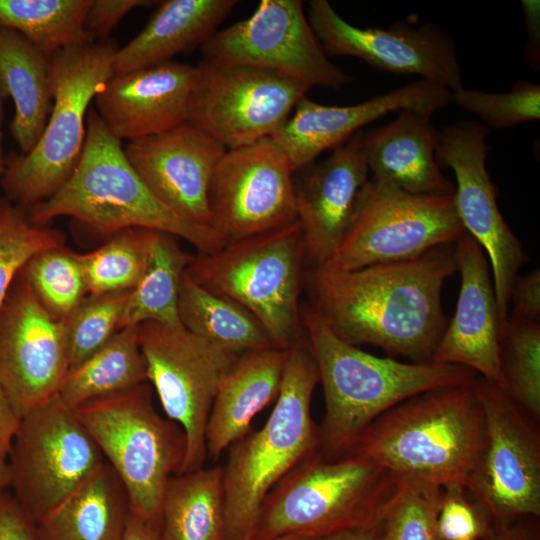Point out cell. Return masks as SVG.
Masks as SVG:
<instances>
[{
  "instance_id": "cell-24",
  "label": "cell",
  "mask_w": 540,
  "mask_h": 540,
  "mask_svg": "<svg viewBox=\"0 0 540 540\" xmlns=\"http://www.w3.org/2000/svg\"><path fill=\"white\" fill-rule=\"evenodd\" d=\"M197 75V66L173 60L113 74L94 109L120 141L159 134L187 121Z\"/></svg>"
},
{
  "instance_id": "cell-21",
  "label": "cell",
  "mask_w": 540,
  "mask_h": 540,
  "mask_svg": "<svg viewBox=\"0 0 540 540\" xmlns=\"http://www.w3.org/2000/svg\"><path fill=\"white\" fill-rule=\"evenodd\" d=\"M363 131L321 162L295 172L296 212L311 267L323 266L354 223L369 184Z\"/></svg>"
},
{
  "instance_id": "cell-29",
  "label": "cell",
  "mask_w": 540,
  "mask_h": 540,
  "mask_svg": "<svg viewBox=\"0 0 540 540\" xmlns=\"http://www.w3.org/2000/svg\"><path fill=\"white\" fill-rule=\"evenodd\" d=\"M130 506L105 462L37 524L39 540H121Z\"/></svg>"
},
{
  "instance_id": "cell-9",
  "label": "cell",
  "mask_w": 540,
  "mask_h": 540,
  "mask_svg": "<svg viewBox=\"0 0 540 540\" xmlns=\"http://www.w3.org/2000/svg\"><path fill=\"white\" fill-rule=\"evenodd\" d=\"M395 474L354 454L308 458L264 499L251 540L313 539L372 523Z\"/></svg>"
},
{
  "instance_id": "cell-37",
  "label": "cell",
  "mask_w": 540,
  "mask_h": 540,
  "mask_svg": "<svg viewBox=\"0 0 540 540\" xmlns=\"http://www.w3.org/2000/svg\"><path fill=\"white\" fill-rule=\"evenodd\" d=\"M148 231L125 229L96 250L74 253L90 296L130 291L137 285L146 266Z\"/></svg>"
},
{
  "instance_id": "cell-48",
  "label": "cell",
  "mask_w": 540,
  "mask_h": 540,
  "mask_svg": "<svg viewBox=\"0 0 540 540\" xmlns=\"http://www.w3.org/2000/svg\"><path fill=\"white\" fill-rule=\"evenodd\" d=\"M21 417L0 386V457L7 458Z\"/></svg>"
},
{
  "instance_id": "cell-33",
  "label": "cell",
  "mask_w": 540,
  "mask_h": 540,
  "mask_svg": "<svg viewBox=\"0 0 540 540\" xmlns=\"http://www.w3.org/2000/svg\"><path fill=\"white\" fill-rule=\"evenodd\" d=\"M178 315L189 332L239 355L273 346L250 312L201 287L186 273L179 290Z\"/></svg>"
},
{
  "instance_id": "cell-35",
  "label": "cell",
  "mask_w": 540,
  "mask_h": 540,
  "mask_svg": "<svg viewBox=\"0 0 540 540\" xmlns=\"http://www.w3.org/2000/svg\"><path fill=\"white\" fill-rule=\"evenodd\" d=\"M441 496L438 484L395 474L375 517L379 540H440L436 519Z\"/></svg>"
},
{
  "instance_id": "cell-6",
  "label": "cell",
  "mask_w": 540,
  "mask_h": 540,
  "mask_svg": "<svg viewBox=\"0 0 540 540\" xmlns=\"http://www.w3.org/2000/svg\"><path fill=\"white\" fill-rule=\"evenodd\" d=\"M306 261L297 221L264 234L227 242L194 256L185 273L198 285L242 306L263 326L273 346L305 336L300 292Z\"/></svg>"
},
{
  "instance_id": "cell-39",
  "label": "cell",
  "mask_w": 540,
  "mask_h": 540,
  "mask_svg": "<svg viewBox=\"0 0 540 540\" xmlns=\"http://www.w3.org/2000/svg\"><path fill=\"white\" fill-rule=\"evenodd\" d=\"M62 244L60 232L32 223L21 206L6 205L0 214V310L27 262Z\"/></svg>"
},
{
  "instance_id": "cell-45",
  "label": "cell",
  "mask_w": 540,
  "mask_h": 540,
  "mask_svg": "<svg viewBox=\"0 0 540 540\" xmlns=\"http://www.w3.org/2000/svg\"><path fill=\"white\" fill-rule=\"evenodd\" d=\"M513 303L511 316L531 322H540V270L517 276L514 281L510 302Z\"/></svg>"
},
{
  "instance_id": "cell-11",
  "label": "cell",
  "mask_w": 540,
  "mask_h": 540,
  "mask_svg": "<svg viewBox=\"0 0 540 540\" xmlns=\"http://www.w3.org/2000/svg\"><path fill=\"white\" fill-rule=\"evenodd\" d=\"M7 461L12 494L35 524L106 462L58 394L21 417Z\"/></svg>"
},
{
  "instance_id": "cell-26",
  "label": "cell",
  "mask_w": 540,
  "mask_h": 540,
  "mask_svg": "<svg viewBox=\"0 0 540 540\" xmlns=\"http://www.w3.org/2000/svg\"><path fill=\"white\" fill-rule=\"evenodd\" d=\"M288 350L275 346L241 354L222 379L206 427L207 458L217 461L251 431L254 417L276 401Z\"/></svg>"
},
{
  "instance_id": "cell-32",
  "label": "cell",
  "mask_w": 540,
  "mask_h": 540,
  "mask_svg": "<svg viewBox=\"0 0 540 540\" xmlns=\"http://www.w3.org/2000/svg\"><path fill=\"white\" fill-rule=\"evenodd\" d=\"M148 382L138 340V326L117 331L100 349L70 368L58 396L76 409L91 400L120 393Z\"/></svg>"
},
{
  "instance_id": "cell-47",
  "label": "cell",
  "mask_w": 540,
  "mask_h": 540,
  "mask_svg": "<svg viewBox=\"0 0 540 540\" xmlns=\"http://www.w3.org/2000/svg\"><path fill=\"white\" fill-rule=\"evenodd\" d=\"M487 540H540L539 518L529 517L494 525Z\"/></svg>"
},
{
  "instance_id": "cell-15",
  "label": "cell",
  "mask_w": 540,
  "mask_h": 540,
  "mask_svg": "<svg viewBox=\"0 0 540 540\" xmlns=\"http://www.w3.org/2000/svg\"><path fill=\"white\" fill-rule=\"evenodd\" d=\"M489 133L488 127L474 120L445 125L437 130L435 158L440 168L452 169L458 217L489 257L500 332L508 316L514 281L526 256L501 215L496 187L486 169Z\"/></svg>"
},
{
  "instance_id": "cell-1",
  "label": "cell",
  "mask_w": 540,
  "mask_h": 540,
  "mask_svg": "<svg viewBox=\"0 0 540 540\" xmlns=\"http://www.w3.org/2000/svg\"><path fill=\"white\" fill-rule=\"evenodd\" d=\"M457 271L454 244L355 270L311 267L307 303L341 339L431 362L449 319L441 293Z\"/></svg>"
},
{
  "instance_id": "cell-40",
  "label": "cell",
  "mask_w": 540,
  "mask_h": 540,
  "mask_svg": "<svg viewBox=\"0 0 540 540\" xmlns=\"http://www.w3.org/2000/svg\"><path fill=\"white\" fill-rule=\"evenodd\" d=\"M128 294L89 295L66 319L70 368L100 349L118 331Z\"/></svg>"
},
{
  "instance_id": "cell-52",
  "label": "cell",
  "mask_w": 540,
  "mask_h": 540,
  "mask_svg": "<svg viewBox=\"0 0 540 540\" xmlns=\"http://www.w3.org/2000/svg\"><path fill=\"white\" fill-rule=\"evenodd\" d=\"M1 123H2V99L0 98V177L3 174L4 167H5V157L3 156V152H2Z\"/></svg>"
},
{
  "instance_id": "cell-50",
  "label": "cell",
  "mask_w": 540,
  "mask_h": 540,
  "mask_svg": "<svg viewBox=\"0 0 540 540\" xmlns=\"http://www.w3.org/2000/svg\"><path fill=\"white\" fill-rule=\"evenodd\" d=\"M121 540H161L160 532L130 512Z\"/></svg>"
},
{
  "instance_id": "cell-46",
  "label": "cell",
  "mask_w": 540,
  "mask_h": 540,
  "mask_svg": "<svg viewBox=\"0 0 540 540\" xmlns=\"http://www.w3.org/2000/svg\"><path fill=\"white\" fill-rule=\"evenodd\" d=\"M521 6L524 12L527 27L526 59L529 66L534 70L540 67V5L538 0H522Z\"/></svg>"
},
{
  "instance_id": "cell-14",
  "label": "cell",
  "mask_w": 540,
  "mask_h": 540,
  "mask_svg": "<svg viewBox=\"0 0 540 540\" xmlns=\"http://www.w3.org/2000/svg\"><path fill=\"white\" fill-rule=\"evenodd\" d=\"M187 121L227 150L271 137L311 88L271 69L203 58Z\"/></svg>"
},
{
  "instance_id": "cell-18",
  "label": "cell",
  "mask_w": 540,
  "mask_h": 540,
  "mask_svg": "<svg viewBox=\"0 0 540 540\" xmlns=\"http://www.w3.org/2000/svg\"><path fill=\"white\" fill-rule=\"evenodd\" d=\"M307 19L328 57H356L376 70L416 75L451 92L463 87L456 45L438 26L396 22L387 28L357 27L327 0H311Z\"/></svg>"
},
{
  "instance_id": "cell-44",
  "label": "cell",
  "mask_w": 540,
  "mask_h": 540,
  "mask_svg": "<svg viewBox=\"0 0 540 540\" xmlns=\"http://www.w3.org/2000/svg\"><path fill=\"white\" fill-rule=\"evenodd\" d=\"M0 540H39L36 524L7 490L0 494Z\"/></svg>"
},
{
  "instance_id": "cell-10",
  "label": "cell",
  "mask_w": 540,
  "mask_h": 540,
  "mask_svg": "<svg viewBox=\"0 0 540 540\" xmlns=\"http://www.w3.org/2000/svg\"><path fill=\"white\" fill-rule=\"evenodd\" d=\"M465 232L453 195H421L370 176L351 228L320 267L355 270L416 258Z\"/></svg>"
},
{
  "instance_id": "cell-43",
  "label": "cell",
  "mask_w": 540,
  "mask_h": 540,
  "mask_svg": "<svg viewBox=\"0 0 540 540\" xmlns=\"http://www.w3.org/2000/svg\"><path fill=\"white\" fill-rule=\"evenodd\" d=\"M147 0H92L84 20V34L92 41L108 39L110 32L132 9L148 6Z\"/></svg>"
},
{
  "instance_id": "cell-54",
  "label": "cell",
  "mask_w": 540,
  "mask_h": 540,
  "mask_svg": "<svg viewBox=\"0 0 540 540\" xmlns=\"http://www.w3.org/2000/svg\"><path fill=\"white\" fill-rule=\"evenodd\" d=\"M7 204H8V202H6L2 198H0V214L2 213V211L4 210V208L6 207Z\"/></svg>"
},
{
  "instance_id": "cell-12",
  "label": "cell",
  "mask_w": 540,
  "mask_h": 540,
  "mask_svg": "<svg viewBox=\"0 0 540 540\" xmlns=\"http://www.w3.org/2000/svg\"><path fill=\"white\" fill-rule=\"evenodd\" d=\"M138 340L166 417L185 433L186 454L179 473L204 466L206 427L218 387L240 356L189 332L148 321L138 325Z\"/></svg>"
},
{
  "instance_id": "cell-34",
  "label": "cell",
  "mask_w": 540,
  "mask_h": 540,
  "mask_svg": "<svg viewBox=\"0 0 540 540\" xmlns=\"http://www.w3.org/2000/svg\"><path fill=\"white\" fill-rule=\"evenodd\" d=\"M91 3L92 0H0V26L19 32L50 57L88 39L83 27Z\"/></svg>"
},
{
  "instance_id": "cell-19",
  "label": "cell",
  "mask_w": 540,
  "mask_h": 540,
  "mask_svg": "<svg viewBox=\"0 0 540 540\" xmlns=\"http://www.w3.org/2000/svg\"><path fill=\"white\" fill-rule=\"evenodd\" d=\"M69 369L66 320L42 306L20 273L0 310V386L22 417L58 394Z\"/></svg>"
},
{
  "instance_id": "cell-17",
  "label": "cell",
  "mask_w": 540,
  "mask_h": 540,
  "mask_svg": "<svg viewBox=\"0 0 540 540\" xmlns=\"http://www.w3.org/2000/svg\"><path fill=\"white\" fill-rule=\"evenodd\" d=\"M203 58L259 66L308 86L339 88L352 81L328 59L299 0H262L251 16L217 30Z\"/></svg>"
},
{
  "instance_id": "cell-5",
  "label": "cell",
  "mask_w": 540,
  "mask_h": 540,
  "mask_svg": "<svg viewBox=\"0 0 540 540\" xmlns=\"http://www.w3.org/2000/svg\"><path fill=\"white\" fill-rule=\"evenodd\" d=\"M319 374L306 335L288 348L278 397L264 425L228 448L223 469L226 539H250L267 494L319 453L311 415Z\"/></svg>"
},
{
  "instance_id": "cell-41",
  "label": "cell",
  "mask_w": 540,
  "mask_h": 540,
  "mask_svg": "<svg viewBox=\"0 0 540 540\" xmlns=\"http://www.w3.org/2000/svg\"><path fill=\"white\" fill-rule=\"evenodd\" d=\"M463 110L476 114L490 128H509L540 118V85L516 81L510 91L491 93L461 87L451 92Z\"/></svg>"
},
{
  "instance_id": "cell-2",
  "label": "cell",
  "mask_w": 540,
  "mask_h": 540,
  "mask_svg": "<svg viewBox=\"0 0 540 540\" xmlns=\"http://www.w3.org/2000/svg\"><path fill=\"white\" fill-rule=\"evenodd\" d=\"M301 317L323 388L325 413L318 433L319 454L326 460L343 456L394 405L432 389L470 384L477 376L460 365L369 354L338 337L307 303Z\"/></svg>"
},
{
  "instance_id": "cell-38",
  "label": "cell",
  "mask_w": 540,
  "mask_h": 540,
  "mask_svg": "<svg viewBox=\"0 0 540 540\" xmlns=\"http://www.w3.org/2000/svg\"><path fill=\"white\" fill-rule=\"evenodd\" d=\"M21 274L42 306L60 320L68 319L87 293L74 252L63 246L38 253Z\"/></svg>"
},
{
  "instance_id": "cell-53",
  "label": "cell",
  "mask_w": 540,
  "mask_h": 540,
  "mask_svg": "<svg viewBox=\"0 0 540 540\" xmlns=\"http://www.w3.org/2000/svg\"><path fill=\"white\" fill-rule=\"evenodd\" d=\"M244 540H251V539H244ZM272 540H309V539H306V538L300 537V536L291 535V536L279 537V538L272 539Z\"/></svg>"
},
{
  "instance_id": "cell-13",
  "label": "cell",
  "mask_w": 540,
  "mask_h": 540,
  "mask_svg": "<svg viewBox=\"0 0 540 540\" xmlns=\"http://www.w3.org/2000/svg\"><path fill=\"white\" fill-rule=\"evenodd\" d=\"M472 387L484 414L485 436L468 493L492 526L539 518V423L484 377L477 375Z\"/></svg>"
},
{
  "instance_id": "cell-42",
  "label": "cell",
  "mask_w": 540,
  "mask_h": 540,
  "mask_svg": "<svg viewBox=\"0 0 540 540\" xmlns=\"http://www.w3.org/2000/svg\"><path fill=\"white\" fill-rule=\"evenodd\" d=\"M436 529L440 540H487L492 523L465 487L442 486Z\"/></svg>"
},
{
  "instance_id": "cell-23",
  "label": "cell",
  "mask_w": 540,
  "mask_h": 540,
  "mask_svg": "<svg viewBox=\"0 0 540 540\" xmlns=\"http://www.w3.org/2000/svg\"><path fill=\"white\" fill-rule=\"evenodd\" d=\"M454 257L461 277L459 296L432 361L469 368L503 390L490 263L483 248L466 231L454 243Z\"/></svg>"
},
{
  "instance_id": "cell-7",
  "label": "cell",
  "mask_w": 540,
  "mask_h": 540,
  "mask_svg": "<svg viewBox=\"0 0 540 540\" xmlns=\"http://www.w3.org/2000/svg\"><path fill=\"white\" fill-rule=\"evenodd\" d=\"M115 41L84 39L50 56L52 108L33 149L5 158L1 185L30 208L50 198L71 176L83 151L88 107L114 74Z\"/></svg>"
},
{
  "instance_id": "cell-3",
  "label": "cell",
  "mask_w": 540,
  "mask_h": 540,
  "mask_svg": "<svg viewBox=\"0 0 540 540\" xmlns=\"http://www.w3.org/2000/svg\"><path fill=\"white\" fill-rule=\"evenodd\" d=\"M472 382L432 389L394 405L373 420L344 455L361 456L398 476L467 490L485 436Z\"/></svg>"
},
{
  "instance_id": "cell-31",
  "label": "cell",
  "mask_w": 540,
  "mask_h": 540,
  "mask_svg": "<svg viewBox=\"0 0 540 540\" xmlns=\"http://www.w3.org/2000/svg\"><path fill=\"white\" fill-rule=\"evenodd\" d=\"M176 238L161 231H148L145 270L129 291L118 331L148 321L183 326L178 315L179 290L194 256L183 250Z\"/></svg>"
},
{
  "instance_id": "cell-4",
  "label": "cell",
  "mask_w": 540,
  "mask_h": 540,
  "mask_svg": "<svg viewBox=\"0 0 540 540\" xmlns=\"http://www.w3.org/2000/svg\"><path fill=\"white\" fill-rule=\"evenodd\" d=\"M60 216L106 235L130 228L161 231L200 253L226 244L213 229L185 221L153 195L95 109L87 114L85 143L73 173L50 198L31 207L29 219L43 225Z\"/></svg>"
},
{
  "instance_id": "cell-28",
  "label": "cell",
  "mask_w": 540,
  "mask_h": 540,
  "mask_svg": "<svg viewBox=\"0 0 540 540\" xmlns=\"http://www.w3.org/2000/svg\"><path fill=\"white\" fill-rule=\"evenodd\" d=\"M0 98H11L9 128L20 153L30 152L47 124L51 108L50 57L19 32L0 26Z\"/></svg>"
},
{
  "instance_id": "cell-30",
  "label": "cell",
  "mask_w": 540,
  "mask_h": 540,
  "mask_svg": "<svg viewBox=\"0 0 540 540\" xmlns=\"http://www.w3.org/2000/svg\"><path fill=\"white\" fill-rule=\"evenodd\" d=\"M160 539H226L222 466H203L169 478L162 497Z\"/></svg>"
},
{
  "instance_id": "cell-16",
  "label": "cell",
  "mask_w": 540,
  "mask_h": 540,
  "mask_svg": "<svg viewBox=\"0 0 540 540\" xmlns=\"http://www.w3.org/2000/svg\"><path fill=\"white\" fill-rule=\"evenodd\" d=\"M294 174L271 137L226 150L208 191L211 228L227 243L297 221Z\"/></svg>"
},
{
  "instance_id": "cell-27",
  "label": "cell",
  "mask_w": 540,
  "mask_h": 540,
  "mask_svg": "<svg viewBox=\"0 0 540 540\" xmlns=\"http://www.w3.org/2000/svg\"><path fill=\"white\" fill-rule=\"evenodd\" d=\"M237 3L236 0L161 2L141 32L118 48L113 57V73L151 67L201 48Z\"/></svg>"
},
{
  "instance_id": "cell-20",
  "label": "cell",
  "mask_w": 540,
  "mask_h": 540,
  "mask_svg": "<svg viewBox=\"0 0 540 540\" xmlns=\"http://www.w3.org/2000/svg\"><path fill=\"white\" fill-rule=\"evenodd\" d=\"M123 150L161 203L185 221L211 228L208 191L214 170L227 150L224 146L186 121L159 134L129 141Z\"/></svg>"
},
{
  "instance_id": "cell-51",
  "label": "cell",
  "mask_w": 540,
  "mask_h": 540,
  "mask_svg": "<svg viewBox=\"0 0 540 540\" xmlns=\"http://www.w3.org/2000/svg\"><path fill=\"white\" fill-rule=\"evenodd\" d=\"M10 487V470L7 458L0 457V494Z\"/></svg>"
},
{
  "instance_id": "cell-25",
  "label": "cell",
  "mask_w": 540,
  "mask_h": 540,
  "mask_svg": "<svg viewBox=\"0 0 540 540\" xmlns=\"http://www.w3.org/2000/svg\"><path fill=\"white\" fill-rule=\"evenodd\" d=\"M432 113L405 108L385 126L363 132L362 150L371 176L403 191L421 195H454L455 184L435 158L437 129Z\"/></svg>"
},
{
  "instance_id": "cell-49",
  "label": "cell",
  "mask_w": 540,
  "mask_h": 540,
  "mask_svg": "<svg viewBox=\"0 0 540 540\" xmlns=\"http://www.w3.org/2000/svg\"><path fill=\"white\" fill-rule=\"evenodd\" d=\"M309 540H379V533L374 519L368 525L339 530Z\"/></svg>"
},
{
  "instance_id": "cell-22",
  "label": "cell",
  "mask_w": 540,
  "mask_h": 540,
  "mask_svg": "<svg viewBox=\"0 0 540 540\" xmlns=\"http://www.w3.org/2000/svg\"><path fill=\"white\" fill-rule=\"evenodd\" d=\"M451 101L449 89L421 79L348 106L323 105L304 96L271 138L297 172L390 112L414 108L433 114Z\"/></svg>"
},
{
  "instance_id": "cell-36",
  "label": "cell",
  "mask_w": 540,
  "mask_h": 540,
  "mask_svg": "<svg viewBox=\"0 0 540 540\" xmlns=\"http://www.w3.org/2000/svg\"><path fill=\"white\" fill-rule=\"evenodd\" d=\"M503 391L540 423V322L508 315L499 332Z\"/></svg>"
},
{
  "instance_id": "cell-8",
  "label": "cell",
  "mask_w": 540,
  "mask_h": 540,
  "mask_svg": "<svg viewBox=\"0 0 540 540\" xmlns=\"http://www.w3.org/2000/svg\"><path fill=\"white\" fill-rule=\"evenodd\" d=\"M75 411L122 482L130 512L160 532L163 492L186 454L182 428L158 413L149 382Z\"/></svg>"
}]
</instances>
